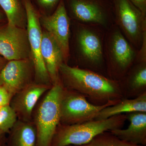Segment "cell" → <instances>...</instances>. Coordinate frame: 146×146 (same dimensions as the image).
Listing matches in <instances>:
<instances>
[{
    "instance_id": "obj_3",
    "label": "cell",
    "mask_w": 146,
    "mask_h": 146,
    "mask_svg": "<svg viewBox=\"0 0 146 146\" xmlns=\"http://www.w3.org/2000/svg\"><path fill=\"white\" fill-rule=\"evenodd\" d=\"M127 119V115L121 114L104 119H94L74 125L59 123L51 146L79 145L88 143L105 131L121 129Z\"/></svg>"
},
{
    "instance_id": "obj_23",
    "label": "cell",
    "mask_w": 146,
    "mask_h": 146,
    "mask_svg": "<svg viewBox=\"0 0 146 146\" xmlns=\"http://www.w3.org/2000/svg\"><path fill=\"white\" fill-rule=\"evenodd\" d=\"M12 98L6 89L0 86V108L9 105Z\"/></svg>"
},
{
    "instance_id": "obj_12",
    "label": "cell",
    "mask_w": 146,
    "mask_h": 146,
    "mask_svg": "<svg viewBox=\"0 0 146 146\" xmlns=\"http://www.w3.org/2000/svg\"><path fill=\"white\" fill-rule=\"evenodd\" d=\"M72 17L77 22L96 25L107 30L114 22L104 7L96 0H69Z\"/></svg>"
},
{
    "instance_id": "obj_4",
    "label": "cell",
    "mask_w": 146,
    "mask_h": 146,
    "mask_svg": "<svg viewBox=\"0 0 146 146\" xmlns=\"http://www.w3.org/2000/svg\"><path fill=\"white\" fill-rule=\"evenodd\" d=\"M136 50L115 23L106 30L104 52L110 75L116 79L124 76L136 61Z\"/></svg>"
},
{
    "instance_id": "obj_8",
    "label": "cell",
    "mask_w": 146,
    "mask_h": 146,
    "mask_svg": "<svg viewBox=\"0 0 146 146\" xmlns=\"http://www.w3.org/2000/svg\"><path fill=\"white\" fill-rule=\"evenodd\" d=\"M115 24L135 49L141 48L146 31V16L129 0H115Z\"/></svg>"
},
{
    "instance_id": "obj_10",
    "label": "cell",
    "mask_w": 146,
    "mask_h": 146,
    "mask_svg": "<svg viewBox=\"0 0 146 146\" xmlns=\"http://www.w3.org/2000/svg\"><path fill=\"white\" fill-rule=\"evenodd\" d=\"M34 82V64L31 58L9 60L0 72V86L12 97Z\"/></svg>"
},
{
    "instance_id": "obj_1",
    "label": "cell",
    "mask_w": 146,
    "mask_h": 146,
    "mask_svg": "<svg viewBox=\"0 0 146 146\" xmlns=\"http://www.w3.org/2000/svg\"><path fill=\"white\" fill-rule=\"evenodd\" d=\"M59 78L63 86L86 97L106 103L119 101L121 96L118 82L96 72L63 63L60 65Z\"/></svg>"
},
{
    "instance_id": "obj_7",
    "label": "cell",
    "mask_w": 146,
    "mask_h": 146,
    "mask_svg": "<svg viewBox=\"0 0 146 146\" xmlns=\"http://www.w3.org/2000/svg\"><path fill=\"white\" fill-rule=\"evenodd\" d=\"M25 9L27 30L31 48V59L34 64L35 82L52 86L49 76L42 59L41 53L42 31L40 13L32 0H22Z\"/></svg>"
},
{
    "instance_id": "obj_17",
    "label": "cell",
    "mask_w": 146,
    "mask_h": 146,
    "mask_svg": "<svg viewBox=\"0 0 146 146\" xmlns=\"http://www.w3.org/2000/svg\"><path fill=\"white\" fill-rule=\"evenodd\" d=\"M146 112V93L144 92L136 98L124 100L105 108L99 113L96 119H104L125 113Z\"/></svg>"
},
{
    "instance_id": "obj_2",
    "label": "cell",
    "mask_w": 146,
    "mask_h": 146,
    "mask_svg": "<svg viewBox=\"0 0 146 146\" xmlns=\"http://www.w3.org/2000/svg\"><path fill=\"white\" fill-rule=\"evenodd\" d=\"M63 86L60 79L39 100L33 113L36 146H51L60 121V99Z\"/></svg>"
},
{
    "instance_id": "obj_24",
    "label": "cell",
    "mask_w": 146,
    "mask_h": 146,
    "mask_svg": "<svg viewBox=\"0 0 146 146\" xmlns=\"http://www.w3.org/2000/svg\"><path fill=\"white\" fill-rule=\"evenodd\" d=\"M131 3L146 16V0H129Z\"/></svg>"
},
{
    "instance_id": "obj_5",
    "label": "cell",
    "mask_w": 146,
    "mask_h": 146,
    "mask_svg": "<svg viewBox=\"0 0 146 146\" xmlns=\"http://www.w3.org/2000/svg\"><path fill=\"white\" fill-rule=\"evenodd\" d=\"M77 26L74 42L78 60L84 67L99 69L105 62L104 47L106 30L100 26L78 22Z\"/></svg>"
},
{
    "instance_id": "obj_21",
    "label": "cell",
    "mask_w": 146,
    "mask_h": 146,
    "mask_svg": "<svg viewBox=\"0 0 146 146\" xmlns=\"http://www.w3.org/2000/svg\"><path fill=\"white\" fill-rule=\"evenodd\" d=\"M18 119L10 105L0 108V131L8 134Z\"/></svg>"
},
{
    "instance_id": "obj_22",
    "label": "cell",
    "mask_w": 146,
    "mask_h": 146,
    "mask_svg": "<svg viewBox=\"0 0 146 146\" xmlns=\"http://www.w3.org/2000/svg\"><path fill=\"white\" fill-rule=\"evenodd\" d=\"M61 0H35L39 8L45 11H50L56 8Z\"/></svg>"
},
{
    "instance_id": "obj_16",
    "label": "cell",
    "mask_w": 146,
    "mask_h": 146,
    "mask_svg": "<svg viewBox=\"0 0 146 146\" xmlns=\"http://www.w3.org/2000/svg\"><path fill=\"white\" fill-rule=\"evenodd\" d=\"M8 134L7 146H36V128L32 121L18 120Z\"/></svg>"
},
{
    "instance_id": "obj_6",
    "label": "cell",
    "mask_w": 146,
    "mask_h": 146,
    "mask_svg": "<svg viewBox=\"0 0 146 146\" xmlns=\"http://www.w3.org/2000/svg\"><path fill=\"white\" fill-rule=\"evenodd\" d=\"M86 98L77 91L63 86L60 99V124H77L96 119L102 110L119 102L111 101L96 105L89 102Z\"/></svg>"
},
{
    "instance_id": "obj_9",
    "label": "cell",
    "mask_w": 146,
    "mask_h": 146,
    "mask_svg": "<svg viewBox=\"0 0 146 146\" xmlns=\"http://www.w3.org/2000/svg\"><path fill=\"white\" fill-rule=\"evenodd\" d=\"M39 20L41 26L60 47L67 63L70 56L71 22L64 0L60 1L52 14L40 15Z\"/></svg>"
},
{
    "instance_id": "obj_19",
    "label": "cell",
    "mask_w": 146,
    "mask_h": 146,
    "mask_svg": "<svg viewBox=\"0 0 146 146\" xmlns=\"http://www.w3.org/2000/svg\"><path fill=\"white\" fill-rule=\"evenodd\" d=\"M66 146H146L134 145L121 140L110 131H105L94 137L88 143L79 145Z\"/></svg>"
},
{
    "instance_id": "obj_20",
    "label": "cell",
    "mask_w": 146,
    "mask_h": 146,
    "mask_svg": "<svg viewBox=\"0 0 146 146\" xmlns=\"http://www.w3.org/2000/svg\"><path fill=\"white\" fill-rule=\"evenodd\" d=\"M128 85L135 91L143 89L146 86V62H137L129 72Z\"/></svg>"
},
{
    "instance_id": "obj_27",
    "label": "cell",
    "mask_w": 146,
    "mask_h": 146,
    "mask_svg": "<svg viewBox=\"0 0 146 146\" xmlns=\"http://www.w3.org/2000/svg\"><path fill=\"white\" fill-rule=\"evenodd\" d=\"M5 19H7L5 14L2 9L0 7V22L4 21Z\"/></svg>"
},
{
    "instance_id": "obj_15",
    "label": "cell",
    "mask_w": 146,
    "mask_h": 146,
    "mask_svg": "<svg viewBox=\"0 0 146 146\" xmlns=\"http://www.w3.org/2000/svg\"><path fill=\"white\" fill-rule=\"evenodd\" d=\"M128 114L127 119L130 124L127 128L117 129L110 131L122 141L134 145L146 146V112H134Z\"/></svg>"
},
{
    "instance_id": "obj_14",
    "label": "cell",
    "mask_w": 146,
    "mask_h": 146,
    "mask_svg": "<svg viewBox=\"0 0 146 146\" xmlns=\"http://www.w3.org/2000/svg\"><path fill=\"white\" fill-rule=\"evenodd\" d=\"M41 53L43 62L53 85L60 79L59 68L62 63H65V60L60 47L45 31L42 32Z\"/></svg>"
},
{
    "instance_id": "obj_18",
    "label": "cell",
    "mask_w": 146,
    "mask_h": 146,
    "mask_svg": "<svg viewBox=\"0 0 146 146\" xmlns=\"http://www.w3.org/2000/svg\"><path fill=\"white\" fill-rule=\"evenodd\" d=\"M0 7L5 14L7 24L27 29L26 12L22 0H0Z\"/></svg>"
},
{
    "instance_id": "obj_25",
    "label": "cell",
    "mask_w": 146,
    "mask_h": 146,
    "mask_svg": "<svg viewBox=\"0 0 146 146\" xmlns=\"http://www.w3.org/2000/svg\"><path fill=\"white\" fill-rule=\"evenodd\" d=\"M6 134L0 131V146H7Z\"/></svg>"
},
{
    "instance_id": "obj_26",
    "label": "cell",
    "mask_w": 146,
    "mask_h": 146,
    "mask_svg": "<svg viewBox=\"0 0 146 146\" xmlns=\"http://www.w3.org/2000/svg\"><path fill=\"white\" fill-rule=\"evenodd\" d=\"M8 61L4 58L0 56V72Z\"/></svg>"
},
{
    "instance_id": "obj_13",
    "label": "cell",
    "mask_w": 146,
    "mask_h": 146,
    "mask_svg": "<svg viewBox=\"0 0 146 146\" xmlns=\"http://www.w3.org/2000/svg\"><path fill=\"white\" fill-rule=\"evenodd\" d=\"M51 87L34 82L16 93L9 105L16 113L18 120L32 121L35 108L42 96Z\"/></svg>"
},
{
    "instance_id": "obj_11",
    "label": "cell",
    "mask_w": 146,
    "mask_h": 146,
    "mask_svg": "<svg viewBox=\"0 0 146 146\" xmlns=\"http://www.w3.org/2000/svg\"><path fill=\"white\" fill-rule=\"evenodd\" d=\"M0 54L8 61L31 58L27 29L8 24L0 29Z\"/></svg>"
}]
</instances>
